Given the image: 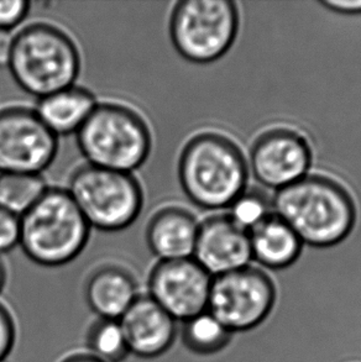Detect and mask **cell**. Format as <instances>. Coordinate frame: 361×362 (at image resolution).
<instances>
[{
	"label": "cell",
	"instance_id": "cell-1",
	"mask_svg": "<svg viewBox=\"0 0 361 362\" xmlns=\"http://www.w3.org/2000/svg\"><path fill=\"white\" fill-rule=\"evenodd\" d=\"M273 209L303 244L321 249L345 240L357 223V206L350 192L322 175H307L278 189Z\"/></svg>",
	"mask_w": 361,
	"mask_h": 362
},
{
	"label": "cell",
	"instance_id": "cell-2",
	"mask_svg": "<svg viewBox=\"0 0 361 362\" xmlns=\"http://www.w3.org/2000/svg\"><path fill=\"white\" fill-rule=\"evenodd\" d=\"M178 182L185 197L207 211L228 208L246 189L249 170L240 147L217 132L188 139L178 158Z\"/></svg>",
	"mask_w": 361,
	"mask_h": 362
},
{
	"label": "cell",
	"instance_id": "cell-3",
	"mask_svg": "<svg viewBox=\"0 0 361 362\" xmlns=\"http://www.w3.org/2000/svg\"><path fill=\"white\" fill-rule=\"evenodd\" d=\"M81 67L74 40L57 25L40 21L14 35L6 69L23 92L40 99L76 86Z\"/></svg>",
	"mask_w": 361,
	"mask_h": 362
},
{
	"label": "cell",
	"instance_id": "cell-4",
	"mask_svg": "<svg viewBox=\"0 0 361 362\" xmlns=\"http://www.w3.org/2000/svg\"><path fill=\"white\" fill-rule=\"evenodd\" d=\"M91 226L67 189L52 187L20 216L19 246L42 267H61L88 244Z\"/></svg>",
	"mask_w": 361,
	"mask_h": 362
},
{
	"label": "cell",
	"instance_id": "cell-5",
	"mask_svg": "<svg viewBox=\"0 0 361 362\" xmlns=\"http://www.w3.org/2000/svg\"><path fill=\"white\" fill-rule=\"evenodd\" d=\"M76 137L88 165L112 171L132 173L151 155L152 132L147 120L119 102H98Z\"/></svg>",
	"mask_w": 361,
	"mask_h": 362
},
{
	"label": "cell",
	"instance_id": "cell-6",
	"mask_svg": "<svg viewBox=\"0 0 361 362\" xmlns=\"http://www.w3.org/2000/svg\"><path fill=\"white\" fill-rule=\"evenodd\" d=\"M67 192L91 229L118 233L142 214L144 191L132 173L86 163L69 177Z\"/></svg>",
	"mask_w": 361,
	"mask_h": 362
},
{
	"label": "cell",
	"instance_id": "cell-7",
	"mask_svg": "<svg viewBox=\"0 0 361 362\" xmlns=\"http://www.w3.org/2000/svg\"><path fill=\"white\" fill-rule=\"evenodd\" d=\"M239 31V11L230 0H182L172 9L168 33L182 59L207 64L222 59Z\"/></svg>",
	"mask_w": 361,
	"mask_h": 362
},
{
	"label": "cell",
	"instance_id": "cell-8",
	"mask_svg": "<svg viewBox=\"0 0 361 362\" xmlns=\"http://www.w3.org/2000/svg\"><path fill=\"white\" fill-rule=\"evenodd\" d=\"M275 303L276 287L269 274L245 266L212 279L207 310L234 334L264 323Z\"/></svg>",
	"mask_w": 361,
	"mask_h": 362
},
{
	"label": "cell",
	"instance_id": "cell-9",
	"mask_svg": "<svg viewBox=\"0 0 361 362\" xmlns=\"http://www.w3.org/2000/svg\"><path fill=\"white\" fill-rule=\"evenodd\" d=\"M59 152V137L46 127L34 109L0 110V173L41 175Z\"/></svg>",
	"mask_w": 361,
	"mask_h": 362
},
{
	"label": "cell",
	"instance_id": "cell-10",
	"mask_svg": "<svg viewBox=\"0 0 361 362\" xmlns=\"http://www.w3.org/2000/svg\"><path fill=\"white\" fill-rule=\"evenodd\" d=\"M313 151L306 135L287 127H271L256 137L250 150V168L268 188L281 189L307 176Z\"/></svg>",
	"mask_w": 361,
	"mask_h": 362
},
{
	"label": "cell",
	"instance_id": "cell-11",
	"mask_svg": "<svg viewBox=\"0 0 361 362\" xmlns=\"http://www.w3.org/2000/svg\"><path fill=\"white\" fill-rule=\"evenodd\" d=\"M212 276L195 259L159 261L149 277V297L172 319L183 322L208 308Z\"/></svg>",
	"mask_w": 361,
	"mask_h": 362
},
{
	"label": "cell",
	"instance_id": "cell-12",
	"mask_svg": "<svg viewBox=\"0 0 361 362\" xmlns=\"http://www.w3.org/2000/svg\"><path fill=\"white\" fill-rule=\"evenodd\" d=\"M192 259L212 277L249 266L253 259L249 231L228 214L210 216L200 224Z\"/></svg>",
	"mask_w": 361,
	"mask_h": 362
},
{
	"label": "cell",
	"instance_id": "cell-13",
	"mask_svg": "<svg viewBox=\"0 0 361 362\" xmlns=\"http://www.w3.org/2000/svg\"><path fill=\"white\" fill-rule=\"evenodd\" d=\"M129 353L137 358H155L171 348L176 338V320L149 296H139L119 319Z\"/></svg>",
	"mask_w": 361,
	"mask_h": 362
},
{
	"label": "cell",
	"instance_id": "cell-14",
	"mask_svg": "<svg viewBox=\"0 0 361 362\" xmlns=\"http://www.w3.org/2000/svg\"><path fill=\"white\" fill-rule=\"evenodd\" d=\"M200 221L182 206H167L155 211L147 226V244L159 261L190 259Z\"/></svg>",
	"mask_w": 361,
	"mask_h": 362
},
{
	"label": "cell",
	"instance_id": "cell-15",
	"mask_svg": "<svg viewBox=\"0 0 361 362\" xmlns=\"http://www.w3.org/2000/svg\"><path fill=\"white\" fill-rule=\"evenodd\" d=\"M84 296L98 317L119 320L139 297L135 279L127 269L118 266H102L94 269L84 288Z\"/></svg>",
	"mask_w": 361,
	"mask_h": 362
},
{
	"label": "cell",
	"instance_id": "cell-16",
	"mask_svg": "<svg viewBox=\"0 0 361 362\" xmlns=\"http://www.w3.org/2000/svg\"><path fill=\"white\" fill-rule=\"evenodd\" d=\"M97 104L89 89L72 86L40 98L34 110L54 135L67 136L81 130Z\"/></svg>",
	"mask_w": 361,
	"mask_h": 362
},
{
	"label": "cell",
	"instance_id": "cell-17",
	"mask_svg": "<svg viewBox=\"0 0 361 362\" xmlns=\"http://www.w3.org/2000/svg\"><path fill=\"white\" fill-rule=\"evenodd\" d=\"M249 236L253 257L268 269H287L302 252L301 239L273 211L249 231Z\"/></svg>",
	"mask_w": 361,
	"mask_h": 362
},
{
	"label": "cell",
	"instance_id": "cell-18",
	"mask_svg": "<svg viewBox=\"0 0 361 362\" xmlns=\"http://www.w3.org/2000/svg\"><path fill=\"white\" fill-rule=\"evenodd\" d=\"M47 189L49 186L41 175L0 173V208L20 218Z\"/></svg>",
	"mask_w": 361,
	"mask_h": 362
},
{
	"label": "cell",
	"instance_id": "cell-19",
	"mask_svg": "<svg viewBox=\"0 0 361 362\" xmlns=\"http://www.w3.org/2000/svg\"><path fill=\"white\" fill-rule=\"evenodd\" d=\"M182 341L190 353L208 356L219 353L230 343L233 333L208 310L185 320Z\"/></svg>",
	"mask_w": 361,
	"mask_h": 362
},
{
	"label": "cell",
	"instance_id": "cell-20",
	"mask_svg": "<svg viewBox=\"0 0 361 362\" xmlns=\"http://www.w3.org/2000/svg\"><path fill=\"white\" fill-rule=\"evenodd\" d=\"M88 349L93 358L102 362H122L130 355L119 320L101 319L94 324L89 332Z\"/></svg>",
	"mask_w": 361,
	"mask_h": 362
},
{
	"label": "cell",
	"instance_id": "cell-21",
	"mask_svg": "<svg viewBox=\"0 0 361 362\" xmlns=\"http://www.w3.org/2000/svg\"><path fill=\"white\" fill-rule=\"evenodd\" d=\"M228 216L246 231L266 219L273 213V199L260 189H245L231 206Z\"/></svg>",
	"mask_w": 361,
	"mask_h": 362
},
{
	"label": "cell",
	"instance_id": "cell-22",
	"mask_svg": "<svg viewBox=\"0 0 361 362\" xmlns=\"http://www.w3.org/2000/svg\"><path fill=\"white\" fill-rule=\"evenodd\" d=\"M31 3L26 0L0 1V30L13 33L28 18Z\"/></svg>",
	"mask_w": 361,
	"mask_h": 362
},
{
	"label": "cell",
	"instance_id": "cell-23",
	"mask_svg": "<svg viewBox=\"0 0 361 362\" xmlns=\"http://www.w3.org/2000/svg\"><path fill=\"white\" fill-rule=\"evenodd\" d=\"M20 218L0 208V255L19 246Z\"/></svg>",
	"mask_w": 361,
	"mask_h": 362
},
{
	"label": "cell",
	"instance_id": "cell-24",
	"mask_svg": "<svg viewBox=\"0 0 361 362\" xmlns=\"http://www.w3.org/2000/svg\"><path fill=\"white\" fill-rule=\"evenodd\" d=\"M15 343L14 320L8 309L0 304V362L9 356Z\"/></svg>",
	"mask_w": 361,
	"mask_h": 362
},
{
	"label": "cell",
	"instance_id": "cell-25",
	"mask_svg": "<svg viewBox=\"0 0 361 362\" xmlns=\"http://www.w3.org/2000/svg\"><path fill=\"white\" fill-rule=\"evenodd\" d=\"M323 6H326L334 13L343 15H360L361 0H347V1H338V0H324L321 1Z\"/></svg>",
	"mask_w": 361,
	"mask_h": 362
},
{
	"label": "cell",
	"instance_id": "cell-26",
	"mask_svg": "<svg viewBox=\"0 0 361 362\" xmlns=\"http://www.w3.org/2000/svg\"><path fill=\"white\" fill-rule=\"evenodd\" d=\"M13 42H14V34L10 31L0 30V69L8 67Z\"/></svg>",
	"mask_w": 361,
	"mask_h": 362
},
{
	"label": "cell",
	"instance_id": "cell-27",
	"mask_svg": "<svg viewBox=\"0 0 361 362\" xmlns=\"http://www.w3.org/2000/svg\"><path fill=\"white\" fill-rule=\"evenodd\" d=\"M64 362H102L98 358H93L92 355H74L71 358H66Z\"/></svg>",
	"mask_w": 361,
	"mask_h": 362
},
{
	"label": "cell",
	"instance_id": "cell-28",
	"mask_svg": "<svg viewBox=\"0 0 361 362\" xmlns=\"http://www.w3.org/2000/svg\"><path fill=\"white\" fill-rule=\"evenodd\" d=\"M5 281H6V269H5L3 261L0 259V293H1V291L4 288Z\"/></svg>",
	"mask_w": 361,
	"mask_h": 362
}]
</instances>
